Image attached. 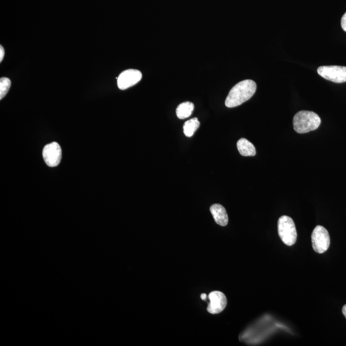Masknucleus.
Wrapping results in <instances>:
<instances>
[{
    "instance_id": "1",
    "label": "nucleus",
    "mask_w": 346,
    "mask_h": 346,
    "mask_svg": "<svg viewBox=\"0 0 346 346\" xmlns=\"http://www.w3.org/2000/svg\"><path fill=\"white\" fill-rule=\"evenodd\" d=\"M256 91V83L251 80H245L238 83L231 89L225 101L228 108L236 107L249 100Z\"/></svg>"
},
{
    "instance_id": "2",
    "label": "nucleus",
    "mask_w": 346,
    "mask_h": 346,
    "mask_svg": "<svg viewBox=\"0 0 346 346\" xmlns=\"http://www.w3.org/2000/svg\"><path fill=\"white\" fill-rule=\"evenodd\" d=\"M321 123V119L319 115L312 111H299L293 119L294 129L298 134L313 131L319 128Z\"/></svg>"
},
{
    "instance_id": "3",
    "label": "nucleus",
    "mask_w": 346,
    "mask_h": 346,
    "mask_svg": "<svg viewBox=\"0 0 346 346\" xmlns=\"http://www.w3.org/2000/svg\"><path fill=\"white\" fill-rule=\"evenodd\" d=\"M278 234L283 243L291 247L297 243V234L295 222L291 217L283 215L278 220Z\"/></svg>"
},
{
    "instance_id": "4",
    "label": "nucleus",
    "mask_w": 346,
    "mask_h": 346,
    "mask_svg": "<svg viewBox=\"0 0 346 346\" xmlns=\"http://www.w3.org/2000/svg\"><path fill=\"white\" fill-rule=\"evenodd\" d=\"M313 250L317 253H323L328 249L330 245L329 233L322 226H317L312 234Z\"/></svg>"
},
{
    "instance_id": "5",
    "label": "nucleus",
    "mask_w": 346,
    "mask_h": 346,
    "mask_svg": "<svg viewBox=\"0 0 346 346\" xmlns=\"http://www.w3.org/2000/svg\"><path fill=\"white\" fill-rule=\"evenodd\" d=\"M321 77L335 83L346 82V67L338 66H321L317 69Z\"/></svg>"
},
{
    "instance_id": "6",
    "label": "nucleus",
    "mask_w": 346,
    "mask_h": 346,
    "mask_svg": "<svg viewBox=\"0 0 346 346\" xmlns=\"http://www.w3.org/2000/svg\"><path fill=\"white\" fill-rule=\"evenodd\" d=\"M141 72L137 69H127L117 78V86L121 90H126L135 86L142 79Z\"/></svg>"
},
{
    "instance_id": "7",
    "label": "nucleus",
    "mask_w": 346,
    "mask_h": 346,
    "mask_svg": "<svg viewBox=\"0 0 346 346\" xmlns=\"http://www.w3.org/2000/svg\"><path fill=\"white\" fill-rule=\"evenodd\" d=\"M43 156L46 164L49 167L57 166L62 159V149L60 146L56 142L45 146L43 151Z\"/></svg>"
},
{
    "instance_id": "8",
    "label": "nucleus",
    "mask_w": 346,
    "mask_h": 346,
    "mask_svg": "<svg viewBox=\"0 0 346 346\" xmlns=\"http://www.w3.org/2000/svg\"><path fill=\"white\" fill-rule=\"evenodd\" d=\"M209 302L207 311L211 314H217L223 312L227 304L226 296L220 291H213L208 295Z\"/></svg>"
},
{
    "instance_id": "9",
    "label": "nucleus",
    "mask_w": 346,
    "mask_h": 346,
    "mask_svg": "<svg viewBox=\"0 0 346 346\" xmlns=\"http://www.w3.org/2000/svg\"><path fill=\"white\" fill-rule=\"evenodd\" d=\"M210 210L217 225L221 226L228 225V216L224 206L220 204H214L210 206Z\"/></svg>"
},
{
    "instance_id": "10",
    "label": "nucleus",
    "mask_w": 346,
    "mask_h": 346,
    "mask_svg": "<svg viewBox=\"0 0 346 346\" xmlns=\"http://www.w3.org/2000/svg\"><path fill=\"white\" fill-rule=\"evenodd\" d=\"M237 149L241 155L245 156H253L256 153L255 147L247 139L242 138L237 144Z\"/></svg>"
},
{
    "instance_id": "11",
    "label": "nucleus",
    "mask_w": 346,
    "mask_h": 346,
    "mask_svg": "<svg viewBox=\"0 0 346 346\" xmlns=\"http://www.w3.org/2000/svg\"><path fill=\"white\" fill-rule=\"evenodd\" d=\"M195 108V105L189 101L184 102L180 104L176 108V115L180 119L188 118L190 117Z\"/></svg>"
},
{
    "instance_id": "12",
    "label": "nucleus",
    "mask_w": 346,
    "mask_h": 346,
    "mask_svg": "<svg viewBox=\"0 0 346 346\" xmlns=\"http://www.w3.org/2000/svg\"><path fill=\"white\" fill-rule=\"evenodd\" d=\"M199 121H198L197 117L186 121L184 125V134L188 138H191L199 128Z\"/></svg>"
},
{
    "instance_id": "13",
    "label": "nucleus",
    "mask_w": 346,
    "mask_h": 346,
    "mask_svg": "<svg viewBox=\"0 0 346 346\" xmlns=\"http://www.w3.org/2000/svg\"><path fill=\"white\" fill-rule=\"evenodd\" d=\"M11 86V81L9 78L3 77L0 79V99H2L5 97L6 94Z\"/></svg>"
},
{
    "instance_id": "14",
    "label": "nucleus",
    "mask_w": 346,
    "mask_h": 346,
    "mask_svg": "<svg viewBox=\"0 0 346 346\" xmlns=\"http://www.w3.org/2000/svg\"><path fill=\"white\" fill-rule=\"evenodd\" d=\"M341 26L343 29L346 32V12L344 14L343 17H342Z\"/></svg>"
},
{
    "instance_id": "15",
    "label": "nucleus",
    "mask_w": 346,
    "mask_h": 346,
    "mask_svg": "<svg viewBox=\"0 0 346 346\" xmlns=\"http://www.w3.org/2000/svg\"><path fill=\"white\" fill-rule=\"evenodd\" d=\"M4 55H5V51H4V49L2 46L0 47V62H2L4 58Z\"/></svg>"
},
{
    "instance_id": "16",
    "label": "nucleus",
    "mask_w": 346,
    "mask_h": 346,
    "mask_svg": "<svg viewBox=\"0 0 346 346\" xmlns=\"http://www.w3.org/2000/svg\"><path fill=\"white\" fill-rule=\"evenodd\" d=\"M206 297H207V296H206L205 293L201 294V298L202 300H206Z\"/></svg>"
},
{
    "instance_id": "17",
    "label": "nucleus",
    "mask_w": 346,
    "mask_h": 346,
    "mask_svg": "<svg viewBox=\"0 0 346 346\" xmlns=\"http://www.w3.org/2000/svg\"><path fill=\"white\" fill-rule=\"evenodd\" d=\"M343 315H345V316L346 318V304H345V305L343 306Z\"/></svg>"
}]
</instances>
